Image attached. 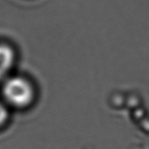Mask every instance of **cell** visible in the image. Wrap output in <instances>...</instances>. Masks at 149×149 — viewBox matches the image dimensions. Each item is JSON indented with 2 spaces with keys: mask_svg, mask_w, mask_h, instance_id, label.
<instances>
[{
  "mask_svg": "<svg viewBox=\"0 0 149 149\" xmlns=\"http://www.w3.org/2000/svg\"><path fill=\"white\" fill-rule=\"evenodd\" d=\"M3 94L9 104L20 108L28 105L33 98L32 85L25 78L19 77H12L6 82Z\"/></svg>",
  "mask_w": 149,
  "mask_h": 149,
  "instance_id": "obj_1",
  "label": "cell"
},
{
  "mask_svg": "<svg viewBox=\"0 0 149 149\" xmlns=\"http://www.w3.org/2000/svg\"><path fill=\"white\" fill-rule=\"evenodd\" d=\"M8 118V111L5 104L0 102V125H2Z\"/></svg>",
  "mask_w": 149,
  "mask_h": 149,
  "instance_id": "obj_3",
  "label": "cell"
},
{
  "mask_svg": "<svg viewBox=\"0 0 149 149\" xmlns=\"http://www.w3.org/2000/svg\"><path fill=\"white\" fill-rule=\"evenodd\" d=\"M14 61V53L13 49L4 44H0V79L9 72Z\"/></svg>",
  "mask_w": 149,
  "mask_h": 149,
  "instance_id": "obj_2",
  "label": "cell"
}]
</instances>
